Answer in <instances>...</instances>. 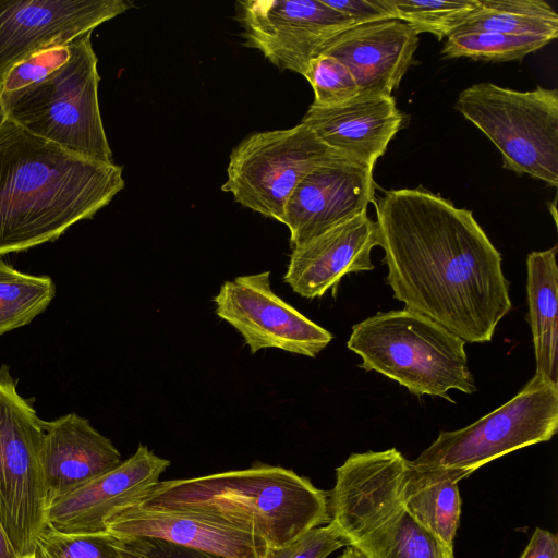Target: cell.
Segmentation results:
<instances>
[{
	"label": "cell",
	"mask_w": 558,
	"mask_h": 558,
	"mask_svg": "<svg viewBox=\"0 0 558 558\" xmlns=\"http://www.w3.org/2000/svg\"><path fill=\"white\" fill-rule=\"evenodd\" d=\"M121 462L112 441L87 418L69 413L44 421L40 464L48 505Z\"/></svg>",
	"instance_id": "cell-18"
},
{
	"label": "cell",
	"mask_w": 558,
	"mask_h": 558,
	"mask_svg": "<svg viewBox=\"0 0 558 558\" xmlns=\"http://www.w3.org/2000/svg\"><path fill=\"white\" fill-rule=\"evenodd\" d=\"M402 120L393 96L359 94L335 106L312 104L301 122L328 147L374 168Z\"/></svg>",
	"instance_id": "cell-19"
},
{
	"label": "cell",
	"mask_w": 558,
	"mask_h": 558,
	"mask_svg": "<svg viewBox=\"0 0 558 558\" xmlns=\"http://www.w3.org/2000/svg\"><path fill=\"white\" fill-rule=\"evenodd\" d=\"M499 149L504 168L558 185V90L520 92L484 82L463 89L454 104Z\"/></svg>",
	"instance_id": "cell-7"
},
{
	"label": "cell",
	"mask_w": 558,
	"mask_h": 558,
	"mask_svg": "<svg viewBox=\"0 0 558 558\" xmlns=\"http://www.w3.org/2000/svg\"><path fill=\"white\" fill-rule=\"evenodd\" d=\"M393 16L417 35L430 33L440 40L452 35L478 7L480 0H386Z\"/></svg>",
	"instance_id": "cell-26"
},
{
	"label": "cell",
	"mask_w": 558,
	"mask_h": 558,
	"mask_svg": "<svg viewBox=\"0 0 558 558\" xmlns=\"http://www.w3.org/2000/svg\"><path fill=\"white\" fill-rule=\"evenodd\" d=\"M71 54V41L45 49L14 65L0 83V97L15 93L65 62Z\"/></svg>",
	"instance_id": "cell-30"
},
{
	"label": "cell",
	"mask_w": 558,
	"mask_h": 558,
	"mask_svg": "<svg viewBox=\"0 0 558 558\" xmlns=\"http://www.w3.org/2000/svg\"><path fill=\"white\" fill-rule=\"evenodd\" d=\"M214 303L216 314L242 336L252 354L276 348L315 357L333 338L272 291L268 270L225 281Z\"/></svg>",
	"instance_id": "cell-12"
},
{
	"label": "cell",
	"mask_w": 558,
	"mask_h": 558,
	"mask_svg": "<svg viewBox=\"0 0 558 558\" xmlns=\"http://www.w3.org/2000/svg\"><path fill=\"white\" fill-rule=\"evenodd\" d=\"M550 40L542 37L513 36L498 32H462L447 38L442 54L447 59L470 58L487 62H507L524 58Z\"/></svg>",
	"instance_id": "cell-25"
},
{
	"label": "cell",
	"mask_w": 558,
	"mask_h": 558,
	"mask_svg": "<svg viewBox=\"0 0 558 558\" xmlns=\"http://www.w3.org/2000/svg\"><path fill=\"white\" fill-rule=\"evenodd\" d=\"M44 421L17 391L7 365L0 367V524L16 555L34 553L47 527L48 508L40 447Z\"/></svg>",
	"instance_id": "cell-8"
},
{
	"label": "cell",
	"mask_w": 558,
	"mask_h": 558,
	"mask_svg": "<svg viewBox=\"0 0 558 558\" xmlns=\"http://www.w3.org/2000/svg\"><path fill=\"white\" fill-rule=\"evenodd\" d=\"M54 296L49 276L22 272L0 260V336L28 325Z\"/></svg>",
	"instance_id": "cell-24"
},
{
	"label": "cell",
	"mask_w": 558,
	"mask_h": 558,
	"mask_svg": "<svg viewBox=\"0 0 558 558\" xmlns=\"http://www.w3.org/2000/svg\"><path fill=\"white\" fill-rule=\"evenodd\" d=\"M347 16L355 26L393 20L386 0H323Z\"/></svg>",
	"instance_id": "cell-32"
},
{
	"label": "cell",
	"mask_w": 558,
	"mask_h": 558,
	"mask_svg": "<svg viewBox=\"0 0 558 558\" xmlns=\"http://www.w3.org/2000/svg\"><path fill=\"white\" fill-rule=\"evenodd\" d=\"M116 541L123 558H226L154 537H128Z\"/></svg>",
	"instance_id": "cell-31"
},
{
	"label": "cell",
	"mask_w": 558,
	"mask_h": 558,
	"mask_svg": "<svg viewBox=\"0 0 558 558\" xmlns=\"http://www.w3.org/2000/svg\"><path fill=\"white\" fill-rule=\"evenodd\" d=\"M347 546H350L347 537L329 521L304 532L284 546L268 548L266 558H327Z\"/></svg>",
	"instance_id": "cell-29"
},
{
	"label": "cell",
	"mask_w": 558,
	"mask_h": 558,
	"mask_svg": "<svg viewBox=\"0 0 558 558\" xmlns=\"http://www.w3.org/2000/svg\"><path fill=\"white\" fill-rule=\"evenodd\" d=\"M418 35L399 20L353 26L332 39L322 53L342 62L360 95L392 96L418 47Z\"/></svg>",
	"instance_id": "cell-17"
},
{
	"label": "cell",
	"mask_w": 558,
	"mask_h": 558,
	"mask_svg": "<svg viewBox=\"0 0 558 558\" xmlns=\"http://www.w3.org/2000/svg\"><path fill=\"white\" fill-rule=\"evenodd\" d=\"M36 558H123L109 533L65 534L46 527L36 538Z\"/></svg>",
	"instance_id": "cell-27"
},
{
	"label": "cell",
	"mask_w": 558,
	"mask_h": 558,
	"mask_svg": "<svg viewBox=\"0 0 558 558\" xmlns=\"http://www.w3.org/2000/svg\"><path fill=\"white\" fill-rule=\"evenodd\" d=\"M475 31L542 37L551 41L558 36V14L542 0H480L478 7L454 33Z\"/></svg>",
	"instance_id": "cell-23"
},
{
	"label": "cell",
	"mask_w": 558,
	"mask_h": 558,
	"mask_svg": "<svg viewBox=\"0 0 558 558\" xmlns=\"http://www.w3.org/2000/svg\"><path fill=\"white\" fill-rule=\"evenodd\" d=\"M557 246L526 258V293L536 373L558 385Z\"/></svg>",
	"instance_id": "cell-22"
},
{
	"label": "cell",
	"mask_w": 558,
	"mask_h": 558,
	"mask_svg": "<svg viewBox=\"0 0 558 558\" xmlns=\"http://www.w3.org/2000/svg\"><path fill=\"white\" fill-rule=\"evenodd\" d=\"M343 155L324 144L304 123L255 132L232 150L221 186L235 202L281 222L299 182L315 167Z\"/></svg>",
	"instance_id": "cell-10"
},
{
	"label": "cell",
	"mask_w": 558,
	"mask_h": 558,
	"mask_svg": "<svg viewBox=\"0 0 558 558\" xmlns=\"http://www.w3.org/2000/svg\"><path fill=\"white\" fill-rule=\"evenodd\" d=\"M304 77L314 92L315 106H335L351 100L360 94L349 69L336 58L319 54L308 65Z\"/></svg>",
	"instance_id": "cell-28"
},
{
	"label": "cell",
	"mask_w": 558,
	"mask_h": 558,
	"mask_svg": "<svg viewBox=\"0 0 558 558\" xmlns=\"http://www.w3.org/2000/svg\"><path fill=\"white\" fill-rule=\"evenodd\" d=\"M122 171L0 117V256L54 241L92 218L123 190Z\"/></svg>",
	"instance_id": "cell-2"
},
{
	"label": "cell",
	"mask_w": 558,
	"mask_h": 558,
	"mask_svg": "<svg viewBox=\"0 0 558 558\" xmlns=\"http://www.w3.org/2000/svg\"><path fill=\"white\" fill-rule=\"evenodd\" d=\"M374 203L393 298L464 342H489L512 305L501 255L473 213L423 189Z\"/></svg>",
	"instance_id": "cell-1"
},
{
	"label": "cell",
	"mask_w": 558,
	"mask_h": 558,
	"mask_svg": "<svg viewBox=\"0 0 558 558\" xmlns=\"http://www.w3.org/2000/svg\"><path fill=\"white\" fill-rule=\"evenodd\" d=\"M465 342L441 325L408 308L378 313L352 327L348 348L366 372H377L415 396L476 391Z\"/></svg>",
	"instance_id": "cell-5"
},
{
	"label": "cell",
	"mask_w": 558,
	"mask_h": 558,
	"mask_svg": "<svg viewBox=\"0 0 558 558\" xmlns=\"http://www.w3.org/2000/svg\"><path fill=\"white\" fill-rule=\"evenodd\" d=\"M407 461L396 448L352 453L336 470L330 521L366 558H456L404 507Z\"/></svg>",
	"instance_id": "cell-4"
},
{
	"label": "cell",
	"mask_w": 558,
	"mask_h": 558,
	"mask_svg": "<svg viewBox=\"0 0 558 558\" xmlns=\"http://www.w3.org/2000/svg\"><path fill=\"white\" fill-rule=\"evenodd\" d=\"M375 246H379L378 227L365 211L292 246L283 281L305 299L319 298L345 275L372 270Z\"/></svg>",
	"instance_id": "cell-16"
},
{
	"label": "cell",
	"mask_w": 558,
	"mask_h": 558,
	"mask_svg": "<svg viewBox=\"0 0 558 558\" xmlns=\"http://www.w3.org/2000/svg\"><path fill=\"white\" fill-rule=\"evenodd\" d=\"M116 538L154 537L226 558H266L260 538L178 511L133 506L107 524Z\"/></svg>",
	"instance_id": "cell-20"
},
{
	"label": "cell",
	"mask_w": 558,
	"mask_h": 558,
	"mask_svg": "<svg viewBox=\"0 0 558 558\" xmlns=\"http://www.w3.org/2000/svg\"><path fill=\"white\" fill-rule=\"evenodd\" d=\"M373 169L339 155L306 173L281 220L289 229L291 247L367 211L374 202Z\"/></svg>",
	"instance_id": "cell-14"
},
{
	"label": "cell",
	"mask_w": 558,
	"mask_h": 558,
	"mask_svg": "<svg viewBox=\"0 0 558 558\" xmlns=\"http://www.w3.org/2000/svg\"><path fill=\"white\" fill-rule=\"evenodd\" d=\"M90 34L71 41L69 59L33 84L0 97V117L84 157L110 162L98 101V59Z\"/></svg>",
	"instance_id": "cell-6"
},
{
	"label": "cell",
	"mask_w": 558,
	"mask_h": 558,
	"mask_svg": "<svg viewBox=\"0 0 558 558\" xmlns=\"http://www.w3.org/2000/svg\"><path fill=\"white\" fill-rule=\"evenodd\" d=\"M235 5L244 45L303 76L332 39L355 26L323 0H244Z\"/></svg>",
	"instance_id": "cell-11"
},
{
	"label": "cell",
	"mask_w": 558,
	"mask_h": 558,
	"mask_svg": "<svg viewBox=\"0 0 558 558\" xmlns=\"http://www.w3.org/2000/svg\"><path fill=\"white\" fill-rule=\"evenodd\" d=\"M337 558H366L360 550L353 546H347Z\"/></svg>",
	"instance_id": "cell-35"
},
{
	"label": "cell",
	"mask_w": 558,
	"mask_h": 558,
	"mask_svg": "<svg viewBox=\"0 0 558 558\" xmlns=\"http://www.w3.org/2000/svg\"><path fill=\"white\" fill-rule=\"evenodd\" d=\"M463 478L459 471L420 466L408 460L401 483L407 510L452 548L461 515L458 482Z\"/></svg>",
	"instance_id": "cell-21"
},
{
	"label": "cell",
	"mask_w": 558,
	"mask_h": 558,
	"mask_svg": "<svg viewBox=\"0 0 558 558\" xmlns=\"http://www.w3.org/2000/svg\"><path fill=\"white\" fill-rule=\"evenodd\" d=\"M169 465V460L140 445L111 471L51 501L46 513L47 527L65 534L107 532L108 522L137 505Z\"/></svg>",
	"instance_id": "cell-15"
},
{
	"label": "cell",
	"mask_w": 558,
	"mask_h": 558,
	"mask_svg": "<svg viewBox=\"0 0 558 558\" xmlns=\"http://www.w3.org/2000/svg\"><path fill=\"white\" fill-rule=\"evenodd\" d=\"M0 558H19L0 524Z\"/></svg>",
	"instance_id": "cell-34"
},
{
	"label": "cell",
	"mask_w": 558,
	"mask_h": 558,
	"mask_svg": "<svg viewBox=\"0 0 558 558\" xmlns=\"http://www.w3.org/2000/svg\"><path fill=\"white\" fill-rule=\"evenodd\" d=\"M132 5L125 0H0V83L17 63L92 33Z\"/></svg>",
	"instance_id": "cell-13"
},
{
	"label": "cell",
	"mask_w": 558,
	"mask_h": 558,
	"mask_svg": "<svg viewBox=\"0 0 558 558\" xmlns=\"http://www.w3.org/2000/svg\"><path fill=\"white\" fill-rule=\"evenodd\" d=\"M558 429V385L535 374L508 402L476 422L438 437L412 462L456 470L464 477L514 450L548 441Z\"/></svg>",
	"instance_id": "cell-9"
},
{
	"label": "cell",
	"mask_w": 558,
	"mask_h": 558,
	"mask_svg": "<svg viewBox=\"0 0 558 558\" xmlns=\"http://www.w3.org/2000/svg\"><path fill=\"white\" fill-rule=\"evenodd\" d=\"M520 558H558L557 535L536 527Z\"/></svg>",
	"instance_id": "cell-33"
},
{
	"label": "cell",
	"mask_w": 558,
	"mask_h": 558,
	"mask_svg": "<svg viewBox=\"0 0 558 558\" xmlns=\"http://www.w3.org/2000/svg\"><path fill=\"white\" fill-rule=\"evenodd\" d=\"M135 506L189 513L281 547L330 521L329 493L294 471L248 469L159 481Z\"/></svg>",
	"instance_id": "cell-3"
},
{
	"label": "cell",
	"mask_w": 558,
	"mask_h": 558,
	"mask_svg": "<svg viewBox=\"0 0 558 558\" xmlns=\"http://www.w3.org/2000/svg\"><path fill=\"white\" fill-rule=\"evenodd\" d=\"M19 558H36L34 553L33 554H28V555H24V556H20Z\"/></svg>",
	"instance_id": "cell-36"
}]
</instances>
